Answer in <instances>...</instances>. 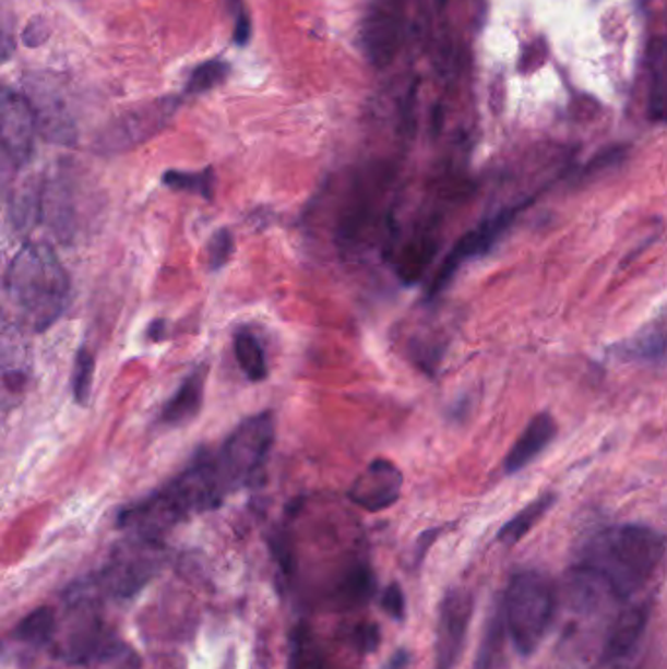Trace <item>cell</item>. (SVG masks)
Masks as SVG:
<instances>
[{
  "instance_id": "obj_8",
  "label": "cell",
  "mask_w": 667,
  "mask_h": 669,
  "mask_svg": "<svg viewBox=\"0 0 667 669\" xmlns=\"http://www.w3.org/2000/svg\"><path fill=\"white\" fill-rule=\"evenodd\" d=\"M36 133L38 120L28 96L4 88L0 100V145L4 170L19 172L28 167L34 157Z\"/></svg>"
},
{
  "instance_id": "obj_4",
  "label": "cell",
  "mask_w": 667,
  "mask_h": 669,
  "mask_svg": "<svg viewBox=\"0 0 667 669\" xmlns=\"http://www.w3.org/2000/svg\"><path fill=\"white\" fill-rule=\"evenodd\" d=\"M501 609L515 648L523 656H531L555 619V584L535 570L519 572L509 582Z\"/></svg>"
},
{
  "instance_id": "obj_23",
  "label": "cell",
  "mask_w": 667,
  "mask_h": 669,
  "mask_svg": "<svg viewBox=\"0 0 667 669\" xmlns=\"http://www.w3.org/2000/svg\"><path fill=\"white\" fill-rule=\"evenodd\" d=\"M93 378H95V357L88 347L81 345L75 355L73 368V397L79 406H88L93 394Z\"/></svg>"
},
{
  "instance_id": "obj_1",
  "label": "cell",
  "mask_w": 667,
  "mask_h": 669,
  "mask_svg": "<svg viewBox=\"0 0 667 669\" xmlns=\"http://www.w3.org/2000/svg\"><path fill=\"white\" fill-rule=\"evenodd\" d=\"M237 488L229 478L217 451L202 449L189 466L147 498L123 507L118 527L132 530L135 537L157 540L160 533L180 521L217 510Z\"/></svg>"
},
{
  "instance_id": "obj_27",
  "label": "cell",
  "mask_w": 667,
  "mask_h": 669,
  "mask_svg": "<svg viewBox=\"0 0 667 669\" xmlns=\"http://www.w3.org/2000/svg\"><path fill=\"white\" fill-rule=\"evenodd\" d=\"M49 38V26L46 19L29 20L28 26L22 32V41L28 46V48H39L41 44H46Z\"/></svg>"
},
{
  "instance_id": "obj_20",
  "label": "cell",
  "mask_w": 667,
  "mask_h": 669,
  "mask_svg": "<svg viewBox=\"0 0 667 669\" xmlns=\"http://www.w3.org/2000/svg\"><path fill=\"white\" fill-rule=\"evenodd\" d=\"M163 184L175 192H187L200 199L214 200L216 194V172L212 167L202 170L170 169L163 175Z\"/></svg>"
},
{
  "instance_id": "obj_9",
  "label": "cell",
  "mask_w": 667,
  "mask_h": 669,
  "mask_svg": "<svg viewBox=\"0 0 667 669\" xmlns=\"http://www.w3.org/2000/svg\"><path fill=\"white\" fill-rule=\"evenodd\" d=\"M404 39V20L395 0H372L360 22L358 44L378 69L392 65Z\"/></svg>"
},
{
  "instance_id": "obj_3",
  "label": "cell",
  "mask_w": 667,
  "mask_h": 669,
  "mask_svg": "<svg viewBox=\"0 0 667 669\" xmlns=\"http://www.w3.org/2000/svg\"><path fill=\"white\" fill-rule=\"evenodd\" d=\"M667 540L646 525H620L597 533L583 550L580 564L602 574L622 599L636 594L666 557Z\"/></svg>"
},
{
  "instance_id": "obj_15",
  "label": "cell",
  "mask_w": 667,
  "mask_h": 669,
  "mask_svg": "<svg viewBox=\"0 0 667 669\" xmlns=\"http://www.w3.org/2000/svg\"><path fill=\"white\" fill-rule=\"evenodd\" d=\"M650 621L648 605H639V607H630L627 611L617 617V621L612 622L605 648H603V664H617V661L629 658L632 650L639 646L646 626Z\"/></svg>"
},
{
  "instance_id": "obj_24",
  "label": "cell",
  "mask_w": 667,
  "mask_h": 669,
  "mask_svg": "<svg viewBox=\"0 0 667 669\" xmlns=\"http://www.w3.org/2000/svg\"><path fill=\"white\" fill-rule=\"evenodd\" d=\"M234 253H236V239H234L231 229H227V227H219V229H216V231L212 234V237L207 239V271H212V273L222 271V268H224V266L231 261Z\"/></svg>"
},
{
  "instance_id": "obj_16",
  "label": "cell",
  "mask_w": 667,
  "mask_h": 669,
  "mask_svg": "<svg viewBox=\"0 0 667 669\" xmlns=\"http://www.w3.org/2000/svg\"><path fill=\"white\" fill-rule=\"evenodd\" d=\"M556 437L555 419L548 414H538L526 425L525 431L521 433L517 443L505 456V471L517 474L535 461L538 454L545 451L548 444L552 443Z\"/></svg>"
},
{
  "instance_id": "obj_5",
  "label": "cell",
  "mask_w": 667,
  "mask_h": 669,
  "mask_svg": "<svg viewBox=\"0 0 667 669\" xmlns=\"http://www.w3.org/2000/svg\"><path fill=\"white\" fill-rule=\"evenodd\" d=\"M135 538V545L118 550L98 574L76 582L75 587L69 589L67 597L75 604H83L98 595L123 599L138 594L157 572L160 558L153 538Z\"/></svg>"
},
{
  "instance_id": "obj_32",
  "label": "cell",
  "mask_w": 667,
  "mask_h": 669,
  "mask_svg": "<svg viewBox=\"0 0 667 669\" xmlns=\"http://www.w3.org/2000/svg\"><path fill=\"white\" fill-rule=\"evenodd\" d=\"M434 537H437V530H431V533H425L424 537H421V540H419V547H417V557H415V560H417V564H419V562L424 560L425 552H427V548H429V545H431L432 540H434Z\"/></svg>"
},
{
  "instance_id": "obj_26",
  "label": "cell",
  "mask_w": 667,
  "mask_h": 669,
  "mask_svg": "<svg viewBox=\"0 0 667 669\" xmlns=\"http://www.w3.org/2000/svg\"><path fill=\"white\" fill-rule=\"evenodd\" d=\"M382 607H384L385 613L390 614L395 621H404L405 595L400 584H392L385 587L384 595H382Z\"/></svg>"
},
{
  "instance_id": "obj_25",
  "label": "cell",
  "mask_w": 667,
  "mask_h": 669,
  "mask_svg": "<svg viewBox=\"0 0 667 669\" xmlns=\"http://www.w3.org/2000/svg\"><path fill=\"white\" fill-rule=\"evenodd\" d=\"M503 631H508L505 619H503V613H498L488 624V631H486L478 652L476 669H491L496 666L499 654H501V646H503Z\"/></svg>"
},
{
  "instance_id": "obj_2",
  "label": "cell",
  "mask_w": 667,
  "mask_h": 669,
  "mask_svg": "<svg viewBox=\"0 0 667 669\" xmlns=\"http://www.w3.org/2000/svg\"><path fill=\"white\" fill-rule=\"evenodd\" d=\"M4 294L22 327L44 333L63 318L71 303V278L53 247L28 241L12 256L4 274Z\"/></svg>"
},
{
  "instance_id": "obj_18",
  "label": "cell",
  "mask_w": 667,
  "mask_h": 669,
  "mask_svg": "<svg viewBox=\"0 0 667 669\" xmlns=\"http://www.w3.org/2000/svg\"><path fill=\"white\" fill-rule=\"evenodd\" d=\"M234 353L241 372L249 382H263L269 377V362L263 343L251 330H237L234 335Z\"/></svg>"
},
{
  "instance_id": "obj_12",
  "label": "cell",
  "mask_w": 667,
  "mask_h": 669,
  "mask_svg": "<svg viewBox=\"0 0 667 669\" xmlns=\"http://www.w3.org/2000/svg\"><path fill=\"white\" fill-rule=\"evenodd\" d=\"M402 486L404 476L400 468L385 458H377L353 481L347 495L358 507L378 513L390 510L395 501L400 500Z\"/></svg>"
},
{
  "instance_id": "obj_30",
  "label": "cell",
  "mask_w": 667,
  "mask_h": 669,
  "mask_svg": "<svg viewBox=\"0 0 667 669\" xmlns=\"http://www.w3.org/2000/svg\"><path fill=\"white\" fill-rule=\"evenodd\" d=\"M147 339L153 341V343H160V341L167 339V321H151V325L147 327Z\"/></svg>"
},
{
  "instance_id": "obj_17",
  "label": "cell",
  "mask_w": 667,
  "mask_h": 669,
  "mask_svg": "<svg viewBox=\"0 0 667 669\" xmlns=\"http://www.w3.org/2000/svg\"><path fill=\"white\" fill-rule=\"evenodd\" d=\"M648 65V110L654 122L667 123V36L652 39L646 53Z\"/></svg>"
},
{
  "instance_id": "obj_7",
  "label": "cell",
  "mask_w": 667,
  "mask_h": 669,
  "mask_svg": "<svg viewBox=\"0 0 667 669\" xmlns=\"http://www.w3.org/2000/svg\"><path fill=\"white\" fill-rule=\"evenodd\" d=\"M179 108L180 98L165 96L123 112L100 132L96 140V152L100 155H118L150 142L151 138H155L169 126Z\"/></svg>"
},
{
  "instance_id": "obj_6",
  "label": "cell",
  "mask_w": 667,
  "mask_h": 669,
  "mask_svg": "<svg viewBox=\"0 0 667 669\" xmlns=\"http://www.w3.org/2000/svg\"><path fill=\"white\" fill-rule=\"evenodd\" d=\"M274 433L273 414L261 411L237 425L236 431L217 449V456L237 491L253 486L254 480L263 474L264 464L273 449Z\"/></svg>"
},
{
  "instance_id": "obj_29",
  "label": "cell",
  "mask_w": 667,
  "mask_h": 669,
  "mask_svg": "<svg viewBox=\"0 0 667 669\" xmlns=\"http://www.w3.org/2000/svg\"><path fill=\"white\" fill-rule=\"evenodd\" d=\"M380 642V631L374 624H368L365 629H360V648L365 652H374Z\"/></svg>"
},
{
  "instance_id": "obj_22",
  "label": "cell",
  "mask_w": 667,
  "mask_h": 669,
  "mask_svg": "<svg viewBox=\"0 0 667 669\" xmlns=\"http://www.w3.org/2000/svg\"><path fill=\"white\" fill-rule=\"evenodd\" d=\"M229 73H231V65L227 63L226 59H210L206 63H200L190 73L184 93H189V95L207 93V91H212L216 86L224 85Z\"/></svg>"
},
{
  "instance_id": "obj_11",
  "label": "cell",
  "mask_w": 667,
  "mask_h": 669,
  "mask_svg": "<svg viewBox=\"0 0 667 669\" xmlns=\"http://www.w3.org/2000/svg\"><path fill=\"white\" fill-rule=\"evenodd\" d=\"M526 204H521L517 207H509L505 212H501L496 217H491L486 224L476 227L462 237L456 246L452 247L451 253L444 259L439 273L432 278L429 296H437L446 288V284L451 283L452 276L458 273L462 264L468 263L471 259H476L479 255H486L491 247L496 246L499 237L508 231L511 224L515 222L521 207Z\"/></svg>"
},
{
  "instance_id": "obj_21",
  "label": "cell",
  "mask_w": 667,
  "mask_h": 669,
  "mask_svg": "<svg viewBox=\"0 0 667 669\" xmlns=\"http://www.w3.org/2000/svg\"><path fill=\"white\" fill-rule=\"evenodd\" d=\"M53 634H56V614L48 607L36 609L34 613L24 617L14 631L16 641L26 642L36 648L51 642Z\"/></svg>"
},
{
  "instance_id": "obj_10",
  "label": "cell",
  "mask_w": 667,
  "mask_h": 669,
  "mask_svg": "<svg viewBox=\"0 0 667 669\" xmlns=\"http://www.w3.org/2000/svg\"><path fill=\"white\" fill-rule=\"evenodd\" d=\"M472 609L474 599L464 589H451L442 597L432 669H452L456 666L471 626Z\"/></svg>"
},
{
  "instance_id": "obj_19",
  "label": "cell",
  "mask_w": 667,
  "mask_h": 669,
  "mask_svg": "<svg viewBox=\"0 0 667 669\" xmlns=\"http://www.w3.org/2000/svg\"><path fill=\"white\" fill-rule=\"evenodd\" d=\"M555 493H546L543 498H538V500L533 501V503H528L525 510L519 511L515 517L511 518L503 527L499 528V542H503V545H508V547L517 545L519 540L525 538L526 535L535 528L536 523L545 517L546 513L550 511V507L555 505Z\"/></svg>"
},
{
  "instance_id": "obj_13",
  "label": "cell",
  "mask_w": 667,
  "mask_h": 669,
  "mask_svg": "<svg viewBox=\"0 0 667 669\" xmlns=\"http://www.w3.org/2000/svg\"><path fill=\"white\" fill-rule=\"evenodd\" d=\"M34 106L38 132L46 142L57 145H73L76 132L71 114L67 112L65 103L46 86H34V96H28Z\"/></svg>"
},
{
  "instance_id": "obj_28",
  "label": "cell",
  "mask_w": 667,
  "mask_h": 669,
  "mask_svg": "<svg viewBox=\"0 0 667 669\" xmlns=\"http://www.w3.org/2000/svg\"><path fill=\"white\" fill-rule=\"evenodd\" d=\"M251 28H253V26H251V19H249L247 10H245L243 7H239L236 14V28H234V41H236L239 48H245V46L249 44L251 34H253V29Z\"/></svg>"
},
{
  "instance_id": "obj_14",
  "label": "cell",
  "mask_w": 667,
  "mask_h": 669,
  "mask_svg": "<svg viewBox=\"0 0 667 669\" xmlns=\"http://www.w3.org/2000/svg\"><path fill=\"white\" fill-rule=\"evenodd\" d=\"M206 365H198L192 368L184 380L180 382L177 392L167 399L159 415L160 425L169 427H182L196 419L198 414L204 406V392H206Z\"/></svg>"
},
{
  "instance_id": "obj_31",
  "label": "cell",
  "mask_w": 667,
  "mask_h": 669,
  "mask_svg": "<svg viewBox=\"0 0 667 669\" xmlns=\"http://www.w3.org/2000/svg\"><path fill=\"white\" fill-rule=\"evenodd\" d=\"M407 664H409V652L397 650L392 656V660L388 661V666L384 669H405Z\"/></svg>"
}]
</instances>
